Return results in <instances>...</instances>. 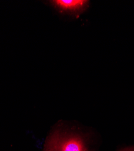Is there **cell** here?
Returning <instances> with one entry per match:
<instances>
[{
	"instance_id": "1",
	"label": "cell",
	"mask_w": 134,
	"mask_h": 151,
	"mask_svg": "<svg viewBox=\"0 0 134 151\" xmlns=\"http://www.w3.org/2000/svg\"><path fill=\"white\" fill-rule=\"evenodd\" d=\"M45 151H88L82 137L75 133L56 131L48 138Z\"/></svg>"
},
{
	"instance_id": "2",
	"label": "cell",
	"mask_w": 134,
	"mask_h": 151,
	"mask_svg": "<svg viewBox=\"0 0 134 151\" xmlns=\"http://www.w3.org/2000/svg\"><path fill=\"white\" fill-rule=\"evenodd\" d=\"M59 11L78 15L86 9L89 1L85 0H56L50 1Z\"/></svg>"
},
{
	"instance_id": "3",
	"label": "cell",
	"mask_w": 134,
	"mask_h": 151,
	"mask_svg": "<svg viewBox=\"0 0 134 151\" xmlns=\"http://www.w3.org/2000/svg\"><path fill=\"white\" fill-rule=\"evenodd\" d=\"M121 151H134V147H128L123 149Z\"/></svg>"
}]
</instances>
